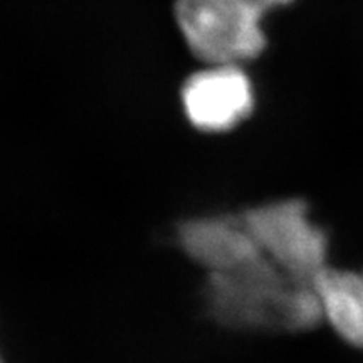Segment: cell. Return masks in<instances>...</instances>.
Returning a JSON list of instances; mask_svg holds the SVG:
<instances>
[{
  "instance_id": "cell-1",
  "label": "cell",
  "mask_w": 363,
  "mask_h": 363,
  "mask_svg": "<svg viewBox=\"0 0 363 363\" xmlns=\"http://www.w3.org/2000/svg\"><path fill=\"white\" fill-rule=\"evenodd\" d=\"M202 308L216 325L244 333L303 331L321 323L313 286L291 279L264 256L224 274L203 276Z\"/></svg>"
},
{
  "instance_id": "cell-7",
  "label": "cell",
  "mask_w": 363,
  "mask_h": 363,
  "mask_svg": "<svg viewBox=\"0 0 363 363\" xmlns=\"http://www.w3.org/2000/svg\"><path fill=\"white\" fill-rule=\"evenodd\" d=\"M0 363H4V360H2V357H0Z\"/></svg>"
},
{
  "instance_id": "cell-4",
  "label": "cell",
  "mask_w": 363,
  "mask_h": 363,
  "mask_svg": "<svg viewBox=\"0 0 363 363\" xmlns=\"http://www.w3.org/2000/svg\"><path fill=\"white\" fill-rule=\"evenodd\" d=\"M189 123L203 133H225L254 110V88L238 65H207L182 88Z\"/></svg>"
},
{
  "instance_id": "cell-6",
  "label": "cell",
  "mask_w": 363,
  "mask_h": 363,
  "mask_svg": "<svg viewBox=\"0 0 363 363\" xmlns=\"http://www.w3.org/2000/svg\"><path fill=\"white\" fill-rule=\"evenodd\" d=\"M311 286L321 321L350 347L363 350V269L328 266Z\"/></svg>"
},
{
  "instance_id": "cell-3",
  "label": "cell",
  "mask_w": 363,
  "mask_h": 363,
  "mask_svg": "<svg viewBox=\"0 0 363 363\" xmlns=\"http://www.w3.org/2000/svg\"><path fill=\"white\" fill-rule=\"evenodd\" d=\"M262 256L281 272L311 284L330 266V239L299 199L257 203L240 212Z\"/></svg>"
},
{
  "instance_id": "cell-2",
  "label": "cell",
  "mask_w": 363,
  "mask_h": 363,
  "mask_svg": "<svg viewBox=\"0 0 363 363\" xmlns=\"http://www.w3.org/2000/svg\"><path fill=\"white\" fill-rule=\"evenodd\" d=\"M293 0H175V21L195 57L238 65L264 51L262 17Z\"/></svg>"
},
{
  "instance_id": "cell-5",
  "label": "cell",
  "mask_w": 363,
  "mask_h": 363,
  "mask_svg": "<svg viewBox=\"0 0 363 363\" xmlns=\"http://www.w3.org/2000/svg\"><path fill=\"white\" fill-rule=\"evenodd\" d=\"M175 244L203 276L224 274L262 256L240 214L190 216L177 224Z\"/></svg>"
}]
</instances>
